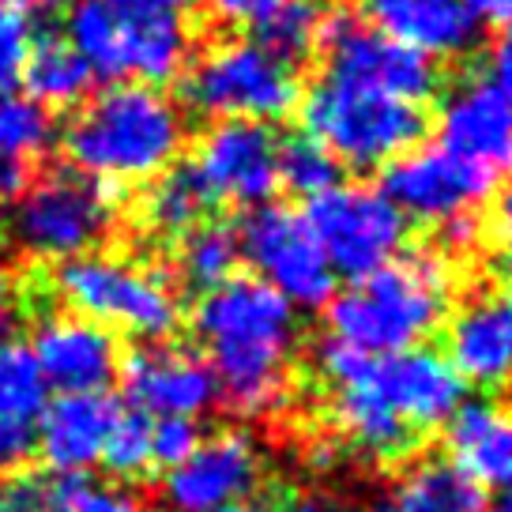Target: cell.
<instances>
[{"mask_svg": "<svg viewBox=\"0 0 512 512\" xmlns=\"http://www.w3.org/2000/svg\"><path fill=\"white\" fill-rule=\"evenodd\" d=\"M320 381L332 392V418L347 445L373 464L407 456L422 433L445 426L464 403V381L433 351L369 358L339 339L317 347Z\"/></svg>", "mask_w": 512, "mask_h": 512, "instance_id": "obj_1", "label": "cell"}, {"mask_svg": "<svg viewBox=\"0 0 512 512\" xmlns=\"http://www.w3.org/2000/svg\"><path fill=\"white\" fill-rule=\"evenodd\" d=\"M192 328L230 411L260 418L287 403L290 369L302 343L298 309L287 298L260 279H226L200 298Z\"/></svg>", "mask_w": 512, "mask_h": 512, "instance_id": "obj_2", "label": "cell"}, {"mask_svg": "<svg viewBox=\"0 0 512 512\" xmlns=\"http://www.w3.org/2000/svg\"><path fill=\"white\" fill-rule=\"evenodd\" d=\"M189 140L185 113L162 87L113 83L83 102L64 128L72 166L102 185L155 181L177 162Z\"/></svg>", "mask_w": 512, "mask_h": 512, "instance_id": "obj_3", "label": "cell"}, {"mask_svg": "<svg viewBox=\"0 0 512 512\" xmlns=\"http://www.w3.org/2000/svg\"><path fill=\"white\" fill-rule=\"evenodd\" d=\"M448 298H452L448 260L433 249H415L354 279L347 294L332 298L328 336L369 358L415 351L448 317Z\"/></svg>", "mask_w": 512, "mask_h": 512, "instance_id": "obj_4", "label": "cell"}, {"mask_svg": "<svg viewBox=\"0 0 512 512\" xmlns=\"http://www.w3.org/2000/svg\"><path fill=\"white\" fill-rule=\"evenodd\" d=\"M117 223L110 185L76 170H53L31 181L4 215V241L38 264H68L91 256Z\"/></svg>", "mask_w": 512, "mask_h": 512, "instance_id": "obj_5", "label": "cell"}, {"mask_svg": "<svg viewBox=\"0 0 512 512\" xmlns=\"http://www.w3.org/2000/svg\"><path fill=\"white\" fill-rule=\"evenodd\" d=\"M302 121L309 140H317L336 162L358 170L396 162L418 144L426 128L418 106L336 76H320L305 91Z\"/></svg>", "mask_w": 512, "mask_h": 512, "instance_id": "obj_6", "label": "cell"}, {"mask_svg": "<svg viewBox=\"0 0 512 512\" xmlns=\"http://www.w3.org/2000/svg\"><path fill=\"white\" fill-rule=\"evenodd\" d=\"M181 95L189 110L215 121L272 125L302 102L298 68L256 38L215 42L185 68Z\"/></svg>", "mask_w": 512, "mask_h": 512, "instance_id": "obj_7", "label": "cell"}, {"mask_svg": "<svg viewBox=\"0 0 512 512\" xmlns=\"http://www.w3.org/2000/svg\"><path fill=\"white\" fill-rule=\"evenodd\" d=\"M57 298L76 317L102 328H121L128 336L162 339L181 320V298L174 283L155 268L132 264L125 256L91 253L57 268Z\"/></svg>", "mask_w": 512, "mask_h": 512, "instance_id": "obj_8", "label": "cell"}, {"mask_svg": "<svg viewBox=\"0 0 512 512\" xmlns=\"http://www.w3.org/2000/svg\"><path fill=\"white\" fill-rule=\"evenodd\" d=\"M234 234L256 279L294 309H320L332 302L336 272L328 268V256L302 211L287 204H260L249 208Z\"/></svg>", "mask_w": 512, "mask_h": 512, "instance_id": "obj_9", "label": "cell"}, {"mask_svg": "<svg viewBox=\"0 0 512 512\" xmlns=\"http://www.w3.org/2000/svg\"><path fill=\"white\" fill-rule=\"evenodd\" d=\"M305 219L317 234L328 268L336 275H362L396 260L407 238V219L400 208L369 185H336L309 200Z\"/></svg>", "mask_w": 512, "mask_h": 512, "instance_id": "obj_10", "label": "cell"}, {"mask_svg": "<svg viewBox=\"0 0 512 512\" xmlns=\"http://www.w3.org/2000/svg\"><path fill=\"white\" fill-rule=\"evenodd\" d=\"M320 46L328 49L324 76L358 83V87L381 91V95L411 102V106H422L437 95V64L430 57H422L369 23H358L347 12L328 16Z\"/></svg>", "mask_w": 512, "mask_h": 512, "instance_id": "obj_11", "label": "cell"}, {"mask_svg": "<svg viewBox=\"0 0 512 512\" xmlns=\"http://www.w3.org/2000/svg\"><path fill=\"white\" fill-rule=\"evenodd\" d=\"M494 181L456 162L441 147H411L407 155L384 166V196L407 219H422L433 226H452L460 219H475V208L490 196Z\"/></svg>", "mask_w": 512, "mask_h": 512, "instance_id": "obj_12", "label": "cell"}, {"mask_svg": "<svg viewBox=\"0 0 512 512\" xmlns=\"http://www.w3.org/2000/svg\"><path fill=\"white\" fill-rule=\"evenodd\" d=\"M264 475V452L253 433L223 430L192 448L162 479V501L170 512H219L253 497Z\"/></svg>", "mask_w": 512, "mask_h": 512, "instance_id": "obj_13", "label": "cell"}, {"mask_svg": "<svg viewBox=\"0 0 512 512\" xmlns=\"http://www.w3.org/2000/svg\"><path fill=\"white\" fill-rule=\"evenodd\" d=\"M192 166L215 200L260 208L272 204V192L279 189V140L272 125L215 121L196 147Z\"/></svg>", "mask_w": 512, "mask_h": 512, "instance_id": "obj_14", "label": "cell"}, {"mask_svg": "<svg viewBox=\"0 0 512 512\" xmlns=\"http://www.w3.org/2000/svg\"><path fill=\"white\" fill-rule=\"evenodd\" d=\"M121 381L132 411L147 418H196L208 415L219 388L200 354L174 343H144L121 362Z\"/></svg>", "mask_w": 512, "mask_h": 512, "instance_id": "obj_15", "label": "cell"}, {"mask_svg": "<svg viewBox=\"0 0 512 512\" xmlns=\"http://www.w3.org/2000/svg\"><path fill=\"white\" fill-rule=\"evenodd\" d=\"M49 388L61 396L106 392L121 373V343L110 328L76 313H49L27 343Z\"/></svg>", "mask_w": 512, "mask_h": 512, "instance_id": "obj_16", "label": "cell"}, {"mask_svg": "<svg viewBox=\"0 0 512 512\" xmlns=\"http://www.w3.org/2000/svg\"><path fill=\"white\" fill-rule=\"evenodd\" d=\"M437 147L486 181L512 174V117L486 80H464L448 91L437 117Z\"/></svg>", "mask_w": 512, "mask_h": 512, "instance_id": "obj_17", "label": "cell"}, {"mask_svg": "<svg viewBox=\"0 0 512 512\" xmlns=\"http://www.w3.org/2000/svg\"><path fill=\"white\" fill-rule=\"evenodd\" d=\"M445 362L464 384L505 388L512 381V290H475L445 328Z\"/></svg>", "mask_w": 512, "mask_h": 512, "instance_id": "obj_18", "label": "cell"}, {"mask_svg": "<svg viewBox=\"0 0 512 512\" xmlns=\"http://www.w3.org/2000/svg\"><path fill=\"white\" fill-rule=\"evenodd\" d=\"M192 0H106L125 31L128 76L159 87L189 68V12Z\"/></svg>", "mask_w": 512, "mask_h": 512, "instance_id": "obj_19", "label": "cell"}, {"mask_svg": "<svg viewBox=\"0 0 512 512\" xmlns=\"http://www.w3.org/2000/svg\"><path fill=\"white\" fill-rule=\"evenodd\" d=\"M369 27L396 38L433 64L464 57L479 42V19L464 0H362Z\"/></svg>", "mask_w": 512, "mask_h": 512, "instance_id": "obj_20", "label": "cell"}, {"mask_svg": "<svg viewBox=\"0 0 512 512\" xmlns=\"http://www.w3.org/2000/svg\"><path fill=\"white\" fill-rule=\"evenodd\" d=\"M117 403L106 392H76L46 403L34 426V448L53 467V475H83L102 460V445L117 418Z\"/></svg>", "mask_w": 512, "mask_h": 512, "instance_id": "obj_21", "label": "cell"}, {"mask_svg": "<svg viewBox=\"0 0 512 512\" xmlns=\"http://www.w3.org/2000/svg\"><path fill=\"white\" fill-rule=\"evenodd\" d=\"M448 460L479 490H512V407L497 400L460 403L445 422Z\"/></svg>", "mask_w": 512, "mask_h": 512, "instance_id": "obj_22", "label": "cell"}, {"mask_svg": "<svg viewBox=\"0 0 512 512\" xmlns=\"http://www.w3.org/2000/svg\"><path fill=\"white\" fill-rule=\"evenodd\" d=\"M388 501L396 512H482V490L460 467L441 456H426L403 471Z\"/></svg>", "mask_w": 512, "mask_h": 512, "instance_id": "obj_23", "label": "cell"}, {"mask_svg": "<svg viewBox=\"0 0 512 512\" xmlns=\"http://www.w3.org/2000/svg\"><path fill=\"white\" fill-rule=\"evenodd\" d=\"M215 196L208 192L204 177L196 174V166H170L166 174H159L147 189L140 215L144 226L159 238H185L189 230L204 223V215L211 211Z\"/></svg>", "mask_w": 512, "mask_h": 512, "instance_id": "obj_24", "label": "cell"}, {"mask_svg": "<svg viewBox=\"0 0 512 512\" xmlns=\"http://www.w3.org/2000/svg\"><path fill=\"white\" fill-rule=\"evenodd\" d=\"M19 83H27V95L34 102H42L46 110L49 106H72L91 91V68L83 64V57L72 49L64 34H42L31 42Z\"/></svg>", "mask_w": 512, "mask_h": 512, "instance_id": "obj_25", "label": "cell"}, {"mask_svg": "<svg viewBox=\"0 0 512 512\" xmlns=\"http://www.w3.org/2000/svg\"><path fill=\"white\" fill-rule=\"evenodd\" d=\"M72 49L91 68V76H106V80H121L128 76L125 57V31L121 23L106 8V0H76L68 12V34H64Z\"/></svg>", "mask_w": 512, "mask_h": 512, "instance_id": "obj_26", "label": "cell"}, {"mask_svg": "<svg viewBox=\"0 0 512 512\" xmlns=\"http://www.w3.org/2000/svg\"><path fill=\"white\" fill-rule=\"evenodd\" d=\"M241 260L238 234L223 223H200L181 238L177 249V272L189 287L215 290L226 279H234V268Z\"/></svg>", "mask_w": 512, "mask_h": 512, "instance_id": "obj_27", "label": "cell"}, {"mask_svg": "<svg viewBox=\"0 0 512 512\" xmlns=\"http://www.w3.org/2000/svg\"><path fill=\"white\" fill-rule=\"evenodd\" d=\"M49 403V384L38 369V358L27 343L4 339L0 343V418L38 422Z\"/></svg>", "mask_w": 512, "mask_h": 512, "instance_id": "obj_28", "label": "cell"}, {"mask_svg": "<svg viewBox=\"0 0 512 512\" xmlns=\"http://www.w3.org/2000/svg\"><path fill=\"white\" fill-rule=\"evenodd\" d=\"M328 8L320 0H287L272 19H264L256 31L264 46L272 49L275 57H283L287 64H298L313 57V49L324 42V27H328Z\"/></svg>", "mask_w": 512, "mask_h": 512, "instance_id": "obj_29", "label": "cell"}, {"mask_svg": "<svg viewBox=\"0 0 512 512\" xmlns=\"http://www.w3.org/2000/svg\"><path fill=\"white\" fill-rule=\"evenodd\" d=\"M57 140V121L53 113L34 102L31 95H0V155L12 162L42 159Z\"/></svg>", "mask_w": 512, "mask_h": 512, "instance_id": "obj_30", "label": "cell"}, {"mask_svg": "<svg viewBox=\"0 0 512 512\" xmlns=\"http://www.w3.org/2000/svg\"><path fill=\"white\" fill-rule=\"evenodd\" d=\"M117 479H140L151 471V418L140 411H117L110 433H106V445H102V460Z\"/></svg>", "mask_w": 512, "mask_h": 512, "instance_id": "obj_31", "label": "cell"}, {"mask_svg": "<svg viewBox=\"0 0 512 512\" xmlns=\"http://www.w3.org/2000/svg\"><path fill=\"white\" fill-rule=\"evenodd\" d=\"M279 185H290L298 196H320L339 185V162L309 136L279 144Z\"/></svg>", "mask_w": 512, "mask_h": 512, "instance_id": "obj_32", "label": "cell"}, {"mask_svg": "<svg viewBox=\"0 0 512 512\" xmlns=\"http://www.w3.org/2000/svg\"><path fill=\"white\" fill-rule=\"evenodd\" d=\"M80 482L72 475L16 471L0 479V512H68Z\"/></svg>", "mask_w": 512, "mask_h": 512, "instance_id": "obj_33", "label": "cell"}, {"mask_svg": "<svg viewBox=\"0 0 512 512\" xmlns=\"http://www.w3.org/2000/svg\"><path fill=\"white\" fill-rule=\"evenodd\" d=\"M31 42V23L23 19V12L12 8L8 0H0V95L16 91V83L23 80Z\"/></svg>", "mask_w": 512, "mask_h": 512, "instance_id": "obj_34", "label": "cell"}, {"mask_svg": "<svg viewBox=\"0 0 512 512\" xmlns=\"http://www.w3.org/2000/svg\"><path fill=\"white\" fill-rule=\"evenodd\" d=\"M200 426L192 418H155L151 422V464L174 471L200 445Z\"/></svg>", "mask_w": 512, "mask_h": 512, "instance_id": "obj_35", "label": "cell"}, {"mask_svg": "<svg viewBox=\"0 0 512 512\" xmlns=\"http://www.w3.org/2000/svg\"><path fill=\"white\" fill-rule=\"evenodd\" d=\"M68 512H147V505L125 486H80Z\"/></svg>", "mask_w": 512, "mask_h": 512, "instance_id": "obj_36", "label": "cell"}, {"mask_svg": "<svg viewBox=\"0 0 512 512\" xmlns=\"http://www.w3.org/2000/svg\"><path fill=\"white\" fill-rule=\"evenodd\" d=\"M34 452V426L16 422V418H0V479L16 475L19 467L31 460Z\"/></svg>", "mask_w": 512, "mask_h": 512, "instance_id": "obj_37", "label": "cell"}, {"mask_svg": "<svg viewBox=\"0 0 512 512\" xmlns=\"http://www.w3.org/2000/svg\"><path fill=\"white\" fill-rule=\"evenodd\" d=\"M211 16L226 27H260L264 19H272L287 0H208Z\"/></svg>", "mask_w": 512, "mask_h": 512, "instance_id": "obj_38", "label": "cell"}, {"mask_svg": "<svg viewBox=\"0 0 512 512\" xmlns=\"http://www.w3.org/2000/svg\"><path fill=\"white\" fill-rule=\"evenodd\" d=\"M486 83L494 87V95L501 98V106H505L512 117V38H505V42L494 49V57H490V80Z\"/></svg>", "mask_w": 512, "mask_h": 512, "instance_id": "obj_39", "label": "cell"}, {"mask_svg": "<svg viewBox=\"0 0 512 512\" xmlns=\"http://www.w3.org/2000/svg\"><path fill=\"white\" fill-rule=\"evenodd\" d=\"M494 245L501 264L512 272V185L501 192V200H497L494 208Z\"/></svg>", "mask_w": 512, "mask_h": 512, "instance_id": "obj_40", "label": "cell"}, {"mask_svg": "<svg viewBox=\"0 0 512 512\" xmlns=\"http://www.w3.org/2000/svg\"><path fill=\"white\" fill-rule=\"evenodd\" d=\"M471 8V16L479 19V27H494V31H505L512 38V0H464Z\"/></svg>", "mask_w": 512, "mask_h": 512, "instance_id": "obj_41", "label": "cell"}, {"mask_svg": "<svg viewBox=\"0 0 512 512\" xmlns=\"http://www.w3.org/2000/svg\"><path fill=\"white\" fill-rule=\"evenodd\" d=\"M23 189H27V166L0 155V211L12 208Z\"/></svg>", "mask_w": 512, "mask_h": 512, "instance_id": "obj_42", "label": "cell"}, {"mask_svg": "<svg viewBox=\"0 0 512 512\" xmlns=\"http://www.w3.org/2000/svg\"><path fill=\"white\" fill-rule=\"evenodd\" d=\"M290 512H354L351 501H343L339 494H328V490H309V494L294 497Z\"/></svg>", "mask_w": 512, "mask_h": 512, "instance_id": "obj_43", "label": "cell"}, {"mask_svg": "<svg viewBox=\"0 0 512 512\" xmlns=\"http://www.w3.org/2000/svg\"><path fill=\"white\" fill-rule=\"evenodd\" d=\"M219 512H279L275 505H268V501H256V497H245V501H234V505H226V509Z\"/></svg>", "mask_w": 512, "mask_h": 512, "instance_id": "obj_44", "label": "cell"}, {"mask_svg": "<svg viewBox=\"0 0 512 512\" xmlns=\"http://www.w3.org/2000/svg\"><path fill=\"white\" fill-rule=\"evenodd\" d=\"M8 4H12V8H19V12H23V8L42 12V8H53V4H64V0H8Z\"/></svg>", "mask_w": 512, "mask_h": 512, "instance_id": "obj_45", "label": "cell"}, {"mask_svg": "<svg viewBox=\"0 0 512 512\" xmlns=\"http://www.w3.org/2000/svg\"><path fill=\"white\" fill-rule=\"evenodd\" d=\"M369 512H396V505H392L388 497H381V501H373V505H369Z\"/></svg>", "mask_w": 512, "mask_h": 512, "instance_id": "obj_46", "label": "cell"}, {"mask_svg": "<svg viewBox=\"0 0 512 512\" xmlns=\"http://www.w3.org/2000/svg\"><path fill=\"white\" fill-rule=\"evenodd\" d=\"M12 336V317H0V343Z\"/></svg>", "mask_w": 512, "mask_h": 512, "instance_id": "obj_47", "label": "cell"}]
</instances>
